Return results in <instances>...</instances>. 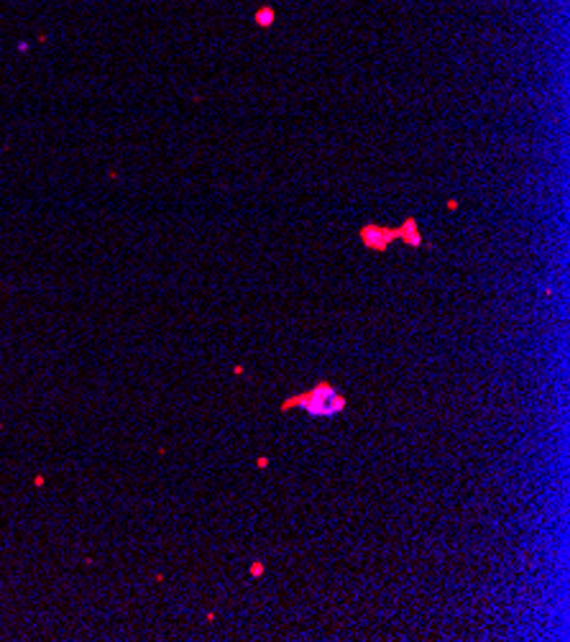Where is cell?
Returning a JSON list of instances; mask_svg holds the SVG:
<instances>
[{
  "label": "cell",
  "mask_w": 570,
  "mask_h": 642,
  "mask_svg": "<svg viewBox=\"0 0 570 642\" xmlns=\"http://www.w3.org/2000/svg\"><path fill=\"white\" fill-rule=\"evenodd\" d=\"M346 397L340 394L332 384H317L305 394H297V397L286 399L284 410L289 407H300L302 412H307L309 417H338L343 410H346Z\"/></svg>",
  "instance_id": "1"
},
{
  "label": "cell",
  "mask_w": 570,
  "mask_h": 642,
  "mask_svg": "<svg viewBox=\"0 0 570 642\" xmlns=\"http://www.w3.org/2000/svg\"><path fill=\"white\" fill-rule=\"evenodd\" d=\"M394 238H399L396 228H384V225H363L361 228V241L366 244V248H373V251H386Z\"/></svg>",
  "instance_id": "2"
},
{
  "label": "cell",
  "mask_w": 570,
  "mask_h": 642,
  "mask_svg": "<svg viewBox=\"0 0 570 642\" xmlns=\"http://www.w3.org/2000/svg\"><path fill=\"white\" fill-rule=\"evenodd\" d=\"M396 230H399V238H404V244L407 246H412V248H419V246H422V236H419V228H417L415 218L404 221V225Z\"/></svg>",
  "instance_id": "3"
},
{
  "label": "cell",
  "mask_w": 570,
  "mask_h": 642,
  "mask_svg": "<svg viewBox=\"0 0 570 642\" xmlns=\"http://www.w3.org/2000/svg\"><path fill=\"white\" fill-rule=\"evenodd\" d=\"M271 21H274V10H271V8H261V10L256 13V23H259V26H271Z\"/></svg>",
  "instance_id": "4"
},
{
  "label": "cell",
  "mask_w": 570,
  "mask_h": 642,
  "mask_svg": "<svg viewBox=\"0 0 570 642\" xmlns=\"http://www.w3.org/2000/svg\"><path fill=\"white\" fill-rule=\"evenodd\" d=\"M261 574H263V566L261 563H254V566H251V576H261Z\"/></svg>",
  "instance_id": "5"
}]
</instances>
